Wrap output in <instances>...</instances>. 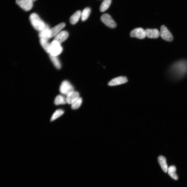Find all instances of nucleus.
<instances>
[{
  "instance_id": "1",
  "label": "nucleus",
  "mask_w": 187,
  "mask_h": 187,
  "mask_svg": "<svg viewBox=\"0 0 187 187\" xmlns=\"http://www.w3.org/2000/svg\"><path fill=\"white\" fill-rule=\"evenodd\" d=\"M171 74L176 78H181L187 73V61L181 60L175 63L170 69Z\"/></svg>"
},
{
  "instance_id": "2",
  "label": "nucleus",
  "mask_w": 187,
  "mask_h": 187,
  "mask_svg": "<svg viewBox=\"0 0 187 187\" xmlns=\"http://www.w3.org/2000/svg\"><path fill=\"white\" fill-rule=\"evenodd\" d=\"M29 18L32 25L36 30L40 31L45 27L46 24L44 22L37 14H32Z\"/></svg>"
},
{
  "instance_id": "3",
  "label": "nucleus",
  "mask_w": 187,
  "mask_h": 187,
  "mask_svg": "<svg viewBox=\"0 0 187 187\" xmlns=\"http://www.w3.org/2000/svg\"><path fill=\"white\" fill-rule=\"evenodd\" d=\"M50 54L54 56H57L62 52L63 49L60 44L56 41L54 40L50 43Z\"/></svg>"
},
{
  "instance_id": "4",
  "label": "nucleus",
  "mask_w": 187,
  "mask_h": 187,
  "mask_svg": "<svg viewBox=\"0 0 187 187\" xmlns=\"http://www.w3.org/2000/svg\"><path fill=\"white\" fill-rule=\"evenodd\" d=\"M74 91L73 86L68 81H64L61 83L60 87V91L62 94L67 96Z\"/></svg>"
},
{
  "instance_id": "5",
  "label": "nucleus",
  "mask_w": 187,
  "mask_h": 187,
  "mask_svg": "<svg viewBox=\"0 0 187 187\" xmlns=\"http://www.w3.org/2000/svg\"><path fill=\"white\" fill-rule=\"evenodd\" d=\"M101 19L102 22L110 28H113L116 27V23L109 14H103L101 16Z\"/></svg>"
},
{
  "instance_id": "6",
  "label": "nucleus",
  "mask_w": 187,
  "mask_h": 187,
  "mask_svg": "<svg viewBox=\"0 0 187 187\" xmlns=\"http://www.w3.org/2000/svg\"><path fill=\"white\" fill-rule=\"evenodd\" d=\"M160 35L163 40L168 42H172L173 40V37L171 32L165 25H162L161 27Z\"/></svg>"
},
{
  "instance_id": "7",
  "label": "nucleus",
  "mask_w": 187,
  "mask_h": 187,
  "mask_svg": "<svg viewBox=\"0 0 187 187\" xmlns=\"http://www.w3.org/2000/svg\"><path fill=\"white\" fill-rule=\"evenodd\" d=\"M16 3L26 11H30L33 6V2L32 0H16Z\"/></svg>"
},
{
  "instance_id": "8",
  "label": "nucleus",
  "mask_w": 187,
  "mask_h": 187,
  "mask_svg": "<svg viewBox=\"0 0 187 187\" xmlns=\"http://www.w3.org/2000/svg\"><path fill=\"white\" fill-rule=\"evenodd\" d=\"M130 36L131 37H136L140 39H144L146 36V31L141 28L134 29L131 31Z\"/></svg>"
},
{
  "instance_id": "9",
  "label": "nucleus",
  "mask_w": 187,
  "mask_h": 187,
  "mask_svg": "<svg viewBox=\"0 0 187 187\" xmlns=\"http://www.w3.org/2000/svg\"><path fill=\"white\" fill-rule=\"evenodd\" d=\"M127 78L125 76H120L113 79L111 80L108 85L110 86H115L124 84L127 82Z\"/></svg>"
},
{
  "instance_id": "10",
  "label": "nucleus",
  "mask_w": 187,
  "mask_h": 187,
  "mask_svg": "<svg viewBox=\"0 0 187 187\" xmlns=\"http://www.w3.org/2000/svg\"><path fill=\"white\" fill-rule=\"evenodd\" d=\"M50 29L49 26L46 24L45 27L39 31V36L40 39L48 40L50 38Z\"/></svg>"
},
{
  "instance_id": "11",
  "label": "nucleus",
  "mask_w": 187,
  "mask_h": 187,
  "mask_svg": "<svg viewBox=\"0 0 187 187\" xmlns=\"http://www.w3.org/2000/svg\"><path fill=\"white\" fill-rule=\"evenodd\" d=\"M80 98V94L78 92L75 91L72 92L67 96L66 98L67 103L68 104L72 105Z\"/></svg>"
},
{
  "instance_id": "12",
  "label": "nucleus",
  "mask_w": 187,
  "mask_h": 187,
  "mask_svg": "<svg viewBox=\"0 0 187 187\" xmlns=\"http://www.w3.org/2000/svg\"><path fill=\"white\" fill-rule=\"evenodd\" d=\"M65 23H62L50 29L51 38L56 36L58 34L60 33V31L65 28Z\"/></svg>"
},
{
  "instance_id": "13",
  "label": "nucleus",
  "mask_w": 187,
  "mask_h": 187,
  "mask_svg": "<svg viewBox=\"0 0 187 187\" xmlns=\"http://www.w3.org/2000/svg\"><path fill=\"white\" fill-rule=\"evenodd\" d=\"M146 36L149 38L156 39L158 38L160 33L157 29H146Z\"/></svg>"
},
{
  "instance_id": "14",
  "label": "nucleus",
  "mask_w": 187,
  "mask_h": 187,
  "mask_svg": "<svg viewBox=\"0 0 187 187\" xmlns=\"http://www.w3.org/2000/svg\"><path fill=\"white\" fill-rule=\"evenodd\" d=\"M68 36L69 34L68 32L65 31H61L55 37L54 40L56 41L57 42L61 44L65 41L68 38Z\"/></svg>"
},
{
  "instance_id": "15",
  "label": "nucleus",
  "mask_w": 187,
  "mask_h": 187,
  "mask_svg": "<svg viewBox=\"0 0 187 187\" xmlns=\"http://www.w3.org/2000/svg\"><path fill=\"white\" fill-rule=\"evenodd\" d=\"M158 160L163 171L166 173H167L168 167L166 158L164 156H160L159 157Z\"/></svg>"
},
{
  "instance_id": "16",
  "label": "nucleus",
  "mask_w": 187,
  "mask_h": 187,
  "mask_svg": "<svg viewBox=\"0 0 187 187\" xmlns=\"http://www.w3.org/2000/svg\"><path fill=\"white\" fill-rule=\"evenodd\" d=\"M81 12L80 11H78L71 16L70 19V22L72 24H75L79 20L81 16Z\"/></svg>"
},
{
  "instance_id": "17",
  "label": "nucleus",
  "mask_w": 187,
  "mask_h": 187,
  "mask_svg": "<svg viewBox=\"0 0 187 187\" xmlns=\"http://www.w3.org/2000/svg\"><path fill=\"white\" fill-rule=\"evenodd\" d=\"M176 169L175 166L172 165L168 168V175L172 179L177 180L178 179V177L176 173Z\"/></svg>"
},
{
  "instance_id": "18",
  "label": "nucleus",
  "mask_w": 187,
  "mask_h": 187,
  "mask_svg": "<svg viewBox=\"0 0 187 187\" xmlns=\"http://www.w3.org/2000/svg\"><path fill=\"white\" fill-rule=\"evenodd\" d=\"M40 44L42 46V47L45 50L47 53L50 54V43L48 40L40 39Z\"/></svg>"
},
{
  "instance_id": "19",
  "label": "nucleus",
  "mask_w": 187,
  "mask_h": 187,
  "mask_svg": "<svg viewBox=\"0 0 187 187\" xmlns=\"http://www.w3.org/2000/svg\"><path fill=\"white\" fill-rule=\"evenodd\" d=\"M111 2L112 0H104L100 7L101 12H103L106 11L109 7Z\"/></svg>"
},
{
  "instance_id": "20",
  "label": "nucleus",
  "mask_w": 187,
  "mask_h": 187,
  "mask_svg": "<svg viewBox=\"0 0 187 187\" xmlns=\"http://www.w3.org/2000/svg\"><path fill=\"white\" fill-rule=\"evenodd\" d=\"M67 103L66 98L63 96L59 95L55 98L54 104L57 106L59 105L65 104Z\"/></svg>"
},
{
  "instance_id": "21",
  "label": "nucleus",
  "mask_w": 187,
  "mask_h": 187,
  "mask_svg": "<svg viewBox=\"0 0 187 187\" xmlns=\"http://www.w3.org/2000/svg\"><path fill=\"white\" fill-rule=\"evenodd\" d=\"M90 13H91V10L89 7H86L85 9L82 13H81L82 20L83 21H85L89 18Z\"/></svg>"
},
{
  "instance_id": "22",
  "label": "nucleus",
  "mask_w": 187,
  "mask_h": 187,
  "mask_svg": "<svg viewBox=\"0 0 187 187\" xmlns=\"http://www.w3.org/2000/svg\"><path fill=\"white\" fill-rule=\"evenodd\" d=\"M50 58L54 66L58 69H60L61 68V64L60 61L58 59L57 56H54L50 54L49 55Z\"/></svg>"
},
{
  "instance_id": "23",
  "label": "nucleus",
  "mask_w": 187,
  "mask_h": 187,
  "mask_svg": "<svg viewBox=\"0 0 187 187\" xmlns=\"http://www.w3.org/2000/svg\"><path fill=\"white\" fill-rule=\"evenodd\" d=\"M64 112L63 110L59 109L55 111L52 115L51 119V121H54L59 117L63 115Z\"/></svg>"
},
{
  "instance_id": "24",
  "label": "nucleus",
  "mask_w": 187,
  "mask_h": 187,
  "mask_svg": "<svg viewBox=\"0 0 187 187\" xmlns=\"http://www.w3.org/2000/svg\"><path fill=\"white\" fill-rule=\"evenodd\" d=\"M82 103V99L80 98L72 104V109L76 110L78 109Z\"/></svg>"
},
{
  "instance_id": "25",
  "label": "nucleus",
  "mask_w": 187,
  "mask_h": 187,
  "mask_svg": "<svg viewBox=\"0 0 187 187\" xmlns=\"http://www.w3.org/2000/svg\"><path fill=\"white\" fill-rule=\"evenodd\" d=\"M32 1H33V2H34L35 1H36V0H32Z\"/></svg>"
}]
</instances>
